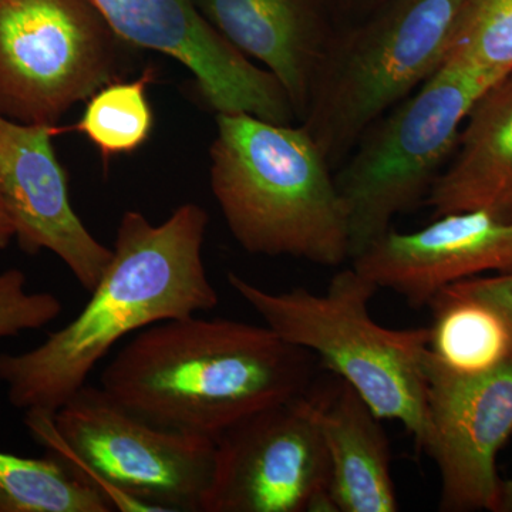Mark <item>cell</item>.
Wrapping results in <instances>:
<instances>
[{"mask_svg": "<svg viewBox=\"0 0 512 512\" xmlns=\"http://www.w3.org/2000/svg\"><path fill=\"white\" fill-rule=\"evenodd\" d=\"M207 227V211L192 202L158 225L124 212L110 264L76 318L28 352L0 353L10 404L55 414L121 340L217 308L220 295L202 255Z\"/></svg>", "mask_w": 512, "mask_h": 512, "instance_id": "1", "label": "cell"}, {"mask_svg": "<svg viewBox=\"0 0 512 512\" xmlns=\"http://www.w3.org/2000/svg\"><path fill=\"white\" fill-rule=\"evenodd\" d=\"M316 356L265 325L187 316L140 330L100 387L156 426L217 440L252 413L315 386Z\"/></svg>", "mask_w": 512, "mask_h": 512, "instance_id": "2", "label": "cell"}, {"mask_svg": "<svg viewBox=\"0 0 512 512\" xmlns=\"http://www.w3.org/2000/svg\"><path fill=\"white\" fill-rule=\"evenodd\" d=\"M210 154L212 194L245 251L322 266L350 259L348 208L305 127L217 114Z\"/></svg>", "mask_w": 512, "mask_h": 512, "instance_id": "3", "label": "cell"}, {"mask_svg": "<svg viewBox=\"0 0 512 512\" xmlns=\"http://www.w3.org/2000/svg\"><path fill=\"white\" fill-rule=\"evenodd\" d=\"M227 279L268 328L313 353L326 369L350 384L379 419L400 421L424 450L429 439V328L377 325L369 305L379 286L355 266L335 274L319 295L302 288L266 291L234 272Z\"/></svg>", "mask_w": 512, "mask_h": 512, "instance_id": "4", "label": "cell"}, {"mask_svg": "<svg viewBox=\"0 0 512 512\" xmlns=\"http://www.w3.org/2000/svg\"><path fill=\"white\" fill-rule=\"evenodd\" d=\"M33 440L123 512H202L215 441L156 426L84 384L55 414L26 412Z\"/></svg>", "mask_w": 512, "mask_h": 512, "instance_id": "5", "label": "cell"}, {"mask_svg": "<svg viewBox=\"0 0 512 512\" xmlns=\"http://www.w3.org/2000/svg\"><path fill=\"white\" fill-rule=\"evenodd\" d=\"M464 0H390L333 33L302 126L332 168L387 111L443 64Z\"/></svg>", "mask_w": 512, "mask_h": 512, "instance_id": "6", "label": "cell"}, {"mask_svg": "<svg viewBox=\"0 0 512 512\" xmlns=\"http://www.w3.org/2000/svg\"><path fill=\"white\" fill-rule=\"evenodd\" d=\"M505 76L443 63L416 93L375 121L335 174L349 214L350 259L426 200L456 151L476 101Z\"/></svg>", "mask_w": 512, "mask_h": 512, "instance_id": "7", "label": "cell"}, {"mask_svg": "<svg viewBox=\"0 0 512 512\" xmlns=\"http://www.w3.org/2000/svg\"><path fill=\"white\" fill-rule=\"evenodd\" d=\"M120 42L93 0H0V114L56 126L116 79Z\"/></svg>", "mask_w": 512, "mask_h": 512, "instance_id": "8", "label": "cell"}, {"mask_svg": "<svg viewBox=\"0 0 512 512\" xmlns=\"http://www.w3.org/2000/svg\"><path fill=\"white\" fill-rule=\"evenodd\" d=\"M202 512H338L316 384L239 420L215 440Z\"/></svg>", "mask_w": 512, "mask_h": 512, "instance_id": "9", "label": "cell"}, {"mask_svg": "<svg viewBox=\"0 0 512 512\" xmlns=\"http://www.w3.org/2000/svg\"><path fill=\"white\" fill-rule=\"evenodd\" d=\"M93 2L123 42L184 64L217 114H249L276 124L295 119L291 100L274 74L212 28L195 0Z\"/></svg>", "mask_w": 512, "mask_h": 512, "instance_id": "10", "label": "cell"}, {"mask_svg": "<svg viewBox=\"0 0 512 512\" xmlns=\"http://www.w3.org/2000/svg\"><path fill=\"white\" fill-rule=\"evenodd\" d=\"M429 348V346H427ZM429 439L440 511L498 512L497 456L512 434V362L480 376H458L426 356Z\"/></svg>", "mask_w": 512, "mask_h": 512, "instance_id": "11", "label": "cell"}, {"mask_svg": "<svg viewBox=\"0 0 512 512\" xmlns=\"http://www.w3.org/2000/svg\"><path fill=\"white\" fill-rule=\"evenodd\" d=\"M59 131L0 114V190L19 247L29 255L52 252L84 291L92 292L113 249L94 238L74 211L67 174L52 143Z\"/></svg>", "mask_w": 512, "mask_h": 512, "instance_id": "12", "label": "cell"}, {"mask_svg": "<svg viewBox=\"0 0 512 512\" xmlns=\"http://www.w3.org/2000/svg\"><path fill=\"white\" fill-rule=\"evenodd\" d=\"M353 266L379 289L420 308L454 282L512 271V221L467 211L443 215L416 232L390 229Z\"/></svg>", "mask_w": 512, "mask_h": 512, "instance_id": "13", "label": "cell"}, {"mask_svg": "<svg viewBox=\"0 0 512 512\" xmlns=\"http://www.w3.org/2000/svg\"><path fill=\"white\" fill-rule=\"evenodd\" d=\"M212 28L274 74L303 119L330 37L318 0H195Z\"/></svg>", "mask_w": 512, "mask_h": 512, "instance_id": "14", "label": "cell"}, {"mask_svg": "<svg viewBox=\"0 0 512 512\" xmlns=\"http://www.w3.org/2000/svg\"><path fill=\"white\" fill-rule=\"evenodd\" d=\"M424 205L434 218L483 211L512 221V73L476 101Z\"/></svg>", "mask_w": 512, "mask_h": 512, "instance_id": "15", "label": "cell"}, {"mask_svg": "<svg viewBox=\"0 0 512 512\" xmlns=\"http://www.w3.org/2000/svg\"><path fill=\"white\" fill-rule=\"evenodd\" d=\"M319 424L328 450L330 495L338 512L399 511L389 441L379 417L342 379L318 389Z\"/></svg>", "mask_w": 512, "mask_h": 512, "instance_id": "16", "label": "cell"}, {"mask_svg": "<svg viewBox=\"0 0 512 512\" xmlns=\"http://www.w3.org/2000/svg\"><path fill=\"white\" fill-rule=\"evenodd\" d=\"M429 355L458 376H480L512 362V339L500 313L471 296L441 289L433 301Z\"/></svg>", "mask_w": 512, "mask_h": 512, "instance_id": "17", "label": "cell"}, {"mask_svg": "<svg viewBox=\"0 0 512 512\" xmlns=\"http://www.w3.org/2000/svg\"><path fill=\"white\" fill-rule=\"evenodd\" d=\"M106 498L47 454L25 458L0 451V512H110Z\"/></svg>", "mask_w": 512, "mask_h": 512, "instance_id": "18", "label": "cell"}, {"mask_svg": "<svg viewBox=\"0 0 512 512\" xmlns=\"http://www.w3.org/2000/svg\"><path fill=\"white\" fill-rule=\"evenodd\" d=\"M154 70L147 69L131 82H111L90 97L74 130L84 134L104 157L138 150L153 130V111L147 89Z\"/></svg>", "mask_w": 512, "mask_h": 512, "instance_id": "19", "label": "cell"}, {"mask_svg": "<svg viewBox=\"0 0 512 512\" xmlns=\"http://www.w3.org/2000/svg\"><path fill=\"white\" fill-rule=\"evenodd\" d=\"M443 63L512 73V0H464Z\"/></svg>", "mask_w": 512, "mask_h": 512, "instance_id": "20", "label": "cell"}, {"mask_svg": "<svg viewBox=\"0 0 512 512\" xmlns=\"http://www.w3.org/2000/svg\"><path fill=\"white\" fill-rule=\"evenodd\" d=\"M62 311V301L53 293L30 292L28 278L20 269L0 274V339L45 328Z\"/></svg>", "mask_w": 512, "mask_h": 512, "instance_id": "21", "label": "cell"}, {"mask_svg": "<svg viewBox=\"0 0 512 512\" xmlns=\"http://www.w3.org/2000/svg\"><path fill=\"white\" fill-rule=\"evenodd\" d=\"M448 291L483 301L500 313L512 339V271L490 276H474L446 286Z\"/></svg>", "mask_w": 512, "mask_h": 512, "instance_id": "22", "label": "cell"}, {"mask_svg": "<svg viewBox=\"0 0 512 512\" xmlns=\"http://www.w3.org/2000/svg\"><path fill=\"white\" fill-rule=\"evenodd\" d=\"M15 237V225H13L5 198H3L2 190H0V252L5 251Z\"/></svg>", "mask_w": 512, "mask_h": 512, "instance_id": "23", "label": "cell"}, {"mask_svg": "<svg viewBox=\"0 0 512 512\" xmlns=\"http://www.w3.org/2000/svg\"><path fill=\"white\" fill-rule=\"evenodd\" d=\"M343 5L348 6L350 9L365 10V12H375L380 6L386 5L390 0H339Z\"/></svg>", "mask_w": 512, "mask_h": 512, "instance_id": "24", "label": "cell"}, {"mask_svg": "<svg viewBox=\"0 0 512 512\" xmlns=\"http://www.w3.org/2000/svg\"><path fill=\"white\" fill-rule=\"evenodd\" d=\"M498 512H512V478L501 483Z\"/></svg>", "mask_w": 512, "mask_h": 512, "instance_id": "25", "label": "cell"}]
</instances>
